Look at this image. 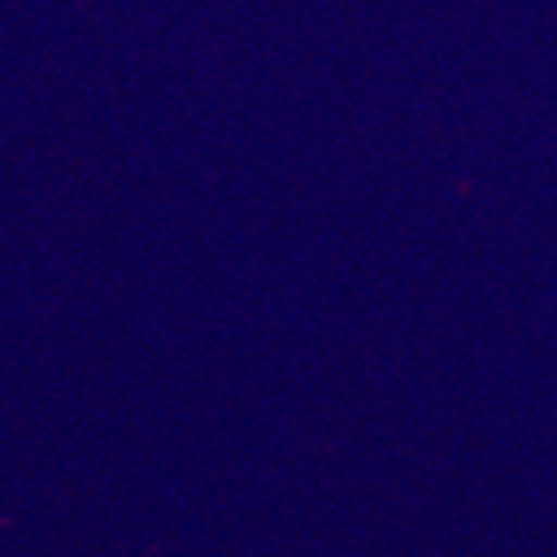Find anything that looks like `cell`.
Returning a JSON list of instances; mask_svg holds the SVG:
<instances>
[]
</instances>
